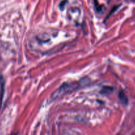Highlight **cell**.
<instances>
[{
	"instance_id": "1",
	"label": "cell",
	"mask_w": 135,
	"mask_h": 135,
	"mask_svg": "<svg viewBox=\"0 0 135 135\" xmlns=\"http://www.w3.org/2000/svg\"><path fill=\"white\" fill-rule=\"evenodd\" d=\"M84 80L79 82L75 83H68V84H64L54 92L52 95V99H56L61 97L62 96L64 95L66 93L72 92L73 91L78 89L81 87V85H84Z\"/></svg>"
},
{
	"instance_id": "2",
	"label": "cell",
	"mask_w": 135,
	"mask_h": 135,
	"mask_svg": "<svg viewBox=\"0 0 135 135\" xmlns=\"http://www.w3.org/2000/svg\"><path fill=\"white\" fill-rule=\"evenodd\" d=\"M118 97H119V100H120V101L123 103V105H126L128 104V98H127V95H126V94L124 93V92L123 91V90L119 91Z\"/></svg>"
},
{
	"instance_id": "3",
	"label": "cell",
	"mask_w": 135,
	"mask_h": 135,
	"mask_svg": "<svg viewBox=\"0 0 135 135\" xmlns=\"http://www.w3.org/2000/svg\"><path fill=\"white\" fill-rule=\"evenodd\" d=\"M128 2H133V3H135V0H127Z\"/></svg>"
}]
</instances>
